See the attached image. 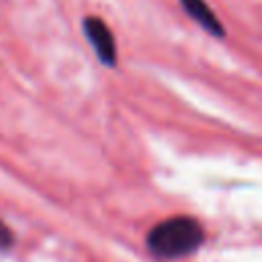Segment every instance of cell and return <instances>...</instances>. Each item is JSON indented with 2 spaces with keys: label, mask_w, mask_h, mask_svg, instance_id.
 <instances>
[{
  "label": "cell",
  "mask_w": 262,
  "mask_h": 262,
  "mask_svg": "<svg viewBox=\"0 0 262 262\" xmlns=\"http://www.w3.org/2000/svg\"><path fill=\"white\" fill-rule=\"evenodd\" d=\"M203 227L196 219L176 215L160 221L147 233V248L154 256L164 260H176L192 254L203 244Z\"/></svg>",
  "instance_id": "1"
},
{
  "label": "cell",
  "mask_w": 262,
  "mask_h": 262,
  "mask_svg": "<svg viewBox=\"0 0 262 262\" xmlns=\"http://www.w3.org/2000/svg\"><path fill=\"white\" fill-rule=\"evenodd\" d=\"M82 25H84V33H86L88 41L92 43V49H94L96 57L104 66L113 68L117 63V45H115L113 33L106 27V23L98 16H86Z\"/></svg>",
  "instance_id": "2"
},
{
  "label": "cell",
  "mask_w": 262,
  "mask_h": 262,
  "mask_svg": "<svg viewBox=\"0 0 262 262\" xmlns=\"http://www.w3.org/2000/svg\"><path fill=\"white\" fill-rule=\"evenodd\" d=\"M180 2H182L184 10H186L203 29H207V31H209L211 35H215V37H221V35H223L221 23L215 18L213 10L205 4V0H180Z\"/></svg>",
  "instance_id": "3"
},
{
  "label": "cell",
  "mask_w": 262,
  "mask_h": 262,
  "mask_svg": "<svg viewBox=\"0 0 262 262\" xmlns=\"http://www.w3.org/2000/svg\"><path fill=\"white\" fill-rule=\"evenodd\" d=\"M12 246V233H10V229L0 221V250H6V248H10Z\"/></svg>",
  "instance_id": "4"
}]
</instances>
